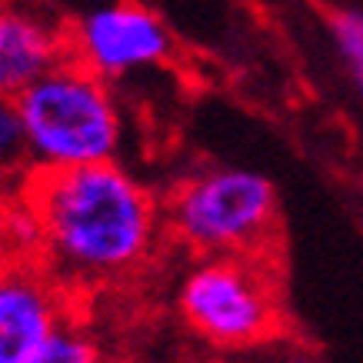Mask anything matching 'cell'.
I'll use <instances>...</instances> for the list:
<instances>
[{
  "label": "cell",
  "instance_id": "obj_11",
  "mask_svg": "<svg viewBox=\"0 0 363 363\" xmlns=\"http://www.w3.org/2000/svg\"><path fill=\"white\" fill-rule=\"evenodd\" d=\"M284 363H320L317 357H313V353H303V350H294L290 353V357H286Z\"/></svg>",
  "mask_w": 363,
  "mask_h": 363
},
{
  "label": "cell",
  "instance_id": "obj_6",
  "mask_svg": "<svg viewBox=\"0 0 363 363\" xmlns=\"http://www.w3.org/2000/svg\"><path fill=\"white\" fill-rule=\"evenodd\" d=\"M64 320L60 284L33 260L0 264V363H33Z\"/></svg>",
  "mask_w": 363,
  "mask_h": 363
},
{
  "label": "cell",
  "instance_id": "obj_3",
  "mask_svg": "<svg viewBox=\"0 0 363 363\" xmlns=\"http://www.w3.org/2000/svg\"><path fill=\"white\" fill-rule=\"evenodd\" d=\"M277 187L247 167H210L177 184L164 227L200 257L270 253L277 247Z\"/></svg>",
  "mask_w": 363,
  "mask_h": 363
},
{
  "label": "cell",
  "instance_id": "obj_4",
  "mask_svg": "<svg viewBox=\"0 0 363 363\" xmlns=\"http://www.w3.org/2000/svg\"><path fill=\"white\" fill-rule=\"evenodd\" d=\"M177 307L203 340L217 347H253L280 323V284L270 253H210L177 286Z\"/></svg>",
  "mask_w": 363,
  "mask_h": 363
},
{
  "label": "cell",
  "instance_id": "obj_8",
  "mask_svg": "<svg viewBox=\"0 0 363 363\" xmlns=\"http://www.w3.org/2000/svg\"><path fill=\"white\" fill-rule=\"evenodd\" d=\"M30 154H27V137H23V123L17 100L0 97V190L21 187L30 177Z\"/></svg>",
  "mask_w": 363,
  "mask_h": 363
},
{
  "label": "cell",
  "instance_id": "obj_7",
  "mask_svg": "<svg viewBox=\"0 0 363 363\" xmlns=\"http://www.w3.org/2000/svg\"><path fill=\"white\" fill-rule=\"evenodd\" d=\"M67 57V30L30 7L0 4V97H17Z\"/></svg>",
  "mask_w": 363,
  "mask_h": 363
},
{
  "label": "cell",
  "instance_id": "obj_5",
  "mask_svg": "<svg viewBox=\"0 0 363 363\" xmlns=\"http://www.w3.org/2000/svg\"><path fill=\"white\" fill-rule=\"evenodd\" d=\"M174 50L167 23L137 0L94 7L67 30V57L104 80L130 77L164 64Z\"/></svg>",
  "mask_w": 363,
  "mask_h": 363
},
{
  "label": "cell",
  "instance_id": "obj_12",
  "mask_svg": "<svg viewBox=\"0 0 363 363\" xmlns=\"http://www.w3.org/2000/svg\"><path fill=\"white\" fill-rule=\"evenodd\" d=\"M0 207H4V194H0Z\"/></svg>",
  "mask_w": 363,
  "mask_h": 363
},
{
  "label": "cell",
  "instance_id": "obj_10",
  "mask_svg": "<svg viewBox=\"0 0 363 363\" xmlns=\"http://www.w3.org/2000/svg\"><path fill=\"white\" fill-rule=\"evenodd\" d=\"M33 363H104L100 360V347L80 323L74 320H60L54 333L47 337L40 353L33 357Z\"/></svg>",
  "mask_w": 363,
  "mask_h": 363
},
{
  "label": "cell",
  "instance_id": "obj_2",
  "mask_svg": "<svg viewBox=\"0 0 363 363\" xmlns=\"http://www.w3.org/2000/svg\"><path fill=\"white\" fill-rule=\"evenodd\" d=\"M13 100L33 170L107 164L121 154V104L111 84L74 57L57 60Z\"/></svg>",
  "mask_w": 363,
  "mask_h": 363
},
{
  "label": "cell",
  "instance_id": "obj_9",
  "mask_svg": "<svg viewBox=\"0 0 363 363\" xmlns=\"http://www.w3.org/2000/svg\"><path fill=\"white\" fill-rule=\"evenodd\" d=\"M327 33L340 57L347 77L363 94V11L357 7H333L327 11Z\"/></svg>",
  "mask_w": 363,
  "mask_h": 363
},
{
  "label": "cell",
  "instance_id": "obj_1",
  "mask_svg": "<svg viewBox=\"0 0 363 363\" xmlns=\"http://www.w3.org/2000/svg\"><path fill=\"white\" fill-rule=\"evenodd\" d=\"M37 223V264L57 284H111L150 260L164 210L140 180L107 164L30 170L17 187Z\"/></svg>",
  "mask_w": 363,
  "mask_h": 363
}]
</instances>
